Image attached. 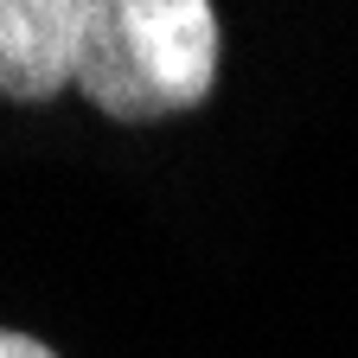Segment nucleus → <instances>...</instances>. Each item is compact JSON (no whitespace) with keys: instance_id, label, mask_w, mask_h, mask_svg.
I'll return each mask as SVG.
<instances>
[{"instance_id":"1","label":"nucleus","mask_w":358,"mask_h":358,"mask_svg":"<svg viewBox=\"0 0 358 358\" xmlns=\"http://www.w3.org/2000/svg\"><path fill=\"white\" fill-rule=\"evenodd\" d=\"M217 13L205 0H90L77 90L115 122H160L211 96Z\"/></svg>"},{"instance_id":"2","label":"nucleus","mask_w":358,"mask_h":358,"mask_svg":"<svg viewBox=\"0 0 358 358\" xmlns=\"http://www.w3.org/2000/svg\"><path fill=\"white\" fill-rule=\"evenodd\" d=\"M90 0H0V96L45 103L83 71Z\"/></svg>"},{"instance_id":"3","label":"nucleus","mask_w":358,"mask_h":358,"mask_svg":"<svg viewBox=\"0 0 358 358\" xmlns=\"http://www.w3.org/2000/svg\"><path fill=\"white\" fill-rule=\"evenodd\" d=\"M0 358H58V352L38 345V339H26V333H0Z\"/></svg>"}]
</instances>
